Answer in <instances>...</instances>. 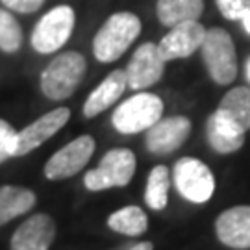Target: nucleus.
Returning a JSON list of instances; mask_svg holds the SVG:
<instances>
[{"mask_svg":"<svg viewBox=\"0 0 250 250\" xmlns=\"http://www.w3.org/2000/svg\"><path fill=\"white\" fill-rule=\"evenodd\" d=\"M141 34V19L130 11H119L100 26L93 39L95 58L102 63L117 62Z\"/></svg>","mask_w":250,"mask_h":250,"instance_id":"f257e3e1","label":"nucleus"},{"mask_svg":"<svg viewBox=\"0 0 250 250\" xmlns=\"http://www.w3.org/2000/svg\"><path fill=\"white\" fill-rule=\"evenodd\" d=\"M87 71L85 58L78 52H63L46 65L41 74V91L48 100H65L74 95Z\"/></svg>","mask_w":250,"mask_h":250,"instance_id":"f03ea898","label":"nucleus"},{"mask_svg":"<svg viewBox=\"0 0 250 250\" xmlns=\"http://www.w3.org/2000/svg\"><path fill=\"white\" fill-rule=\"evenodd\" d=\"M200 54L206 71L215 83L228 85L237 78V52L232 37L224 28L215 26L206 30Z\"/></svg>","mask_w":250,"mask_h":250,"instance_id":"7ed1b4c3","label":"nucleus"},{"mask_svg":"<svg viewBox=\"0 0 250 250\" xmlns=\"http://www.w3.org/2000/svg\"><path fill=\"white\" fill-rule=\"evenodd\" d=\"M163 100L154 93H137L123 100L111 115V125L119 134L134 135L146 132L163 115Z\"/></svg>","mask_w":250,"mask_h":250,"instance_id":"20e7f679","label":"nucleus"},{"mask_svg":"<svg viewBox=\"0 0 250 250\" xmlns=\"http://www.w3.org/2000/svg\"><path fill=\"white\" fill-rule=\"evenodd\" d=\"M135 174V154L130 148H113L104 154L100 163L85 172L83 186L89 191L126 188Z\"/></svg>","mask_w":250,"mask_h":250,"instance_id":"39448f33","label":"nucleus"},{"mask_svg":"<svg viewBox=\"0 0 250 250\" xmlns=\"http://www.w3.org/2000/svg\"><path fill=\"white\" fill-rule=\"evenodd\" d=\"M76 13L71 6L60 4L39 19L32 32V46L39 54H52L60 50L72 36Z\"/></svg>","mask_w":250,"mask_h":250,"instance_id":"423d86ee","label":"nucleus"},{"mask_svg":"<svg viewBox=\"0 0 250 250\" xmlns=\"http://www.w3.org/2000/svg\"><path fill=\"white\" fill-rule=\"evenodd\" d=\"M174 188L193 204H204L215 193V176L204 161L197 158H180L172 167Z\"/></svg>","mask_w":250,"mask_h":250,"instance_id":"0eeeda50","label":"nucleus"},{"mask_svg":"<svg viewBox=\"0 0 250 250\" xmlns=\"http://www.w3.org/2000/svg\"><path fill=\"white\" fill-rule=\"evenodd\" d=\"M95 148H97V143L87 134L72 139L63 148L54 152L52 158L45 163V176L52 182H60L78 174L89 163L91 156L95 154Z\"/></svg>","mask_w":250,"mask_h":250,"instance_id":"6e6552de","label":"nucleus"},{"mask_svg":"<svg viewBox=\"0 0 250 250\" xmlns=\"http://www.w3.org/2000/svg\"><path fill=\"white\" fill-rule=\"evenodd\" d=\"M165 60L161 56L158 45L143 43L137 46L134 56L126 65V80L128 87L134 91H143L158 83L165 71Z\"/></svg>","mask_w":250,"mask_h":250,"instance_id":"1a4fd4ad","label":"nucleus"},{"mask_svg":"<svg viewBox=\"0 0 250 250\" xmlns=\"http://www.w3.org/2000/svg\"><path fill=\"white\" fill-rule=\"evenodd\" d=\"M71 119V109L69 107H56L45 115H41L37 121L30 123L26 128L17 132L15 137V150L13 158L26 156L32 150L39 148L43 143H46L50 137L58 134L63 126Z\"/></svg>","mask_w":250,"mask_h":250,"instance_id":"9d476101","label":"nucleus"},{"mask_svg":"<svg viewBox=\"0 0 250 250\" xmlns=\"http://www.w3.org/2000/svg\"><path fill=\"white\" fill-rule=\"evenodd\" d=\"M191 134V121L184 115L160 119L146 130L145 145L154 156H167L178 150Z\"/></svg>","mask_w":250,"mask_h":250,"instance_id":"9b49d317","label":"nucleus"},{"mask_svg":"<svg viewBox=\"0 0 250 250\" xmlns=\"http://www.w3.org/2000/svg\"><path fill=\"white\" fill-rule=\"evenodd\" d=\"M206 28L198 21H186L176 26H170L167 36H163L158 48L165 62L189 58L200 50V45L204 41Z\"/></svg>","mask_w":250,"mask_h":250,"instance_id":"f8f14e48","label":"nucleus"},{"mask_svg":"<svg viewBox=\"0 0 250 250\" xmlns=\"http://www.w3.org/2000/svg\"><path fill=\"white\" fill-rule=\"evenodd\" d=\"M215 233L224 247L235 250L250 249V206H233L217 217Z\"/></svg>","mask_w":250,"mask_h":250,"instance_id":"ddd939ff","label":"nucleus"},{"mask_svg":"<svg viewBox=\"0 0 250 250\" xmlns=\"http://www.w3.org/2000/svg\"><path fill=\"white\" fill-rule=\"evenodd\" d=\"M56 239V223L50 215L36 213L28 217L11 235L13 250H46Z\"/></svg>","mask_w":250,"mask_h":250,"instance_id":"4468645a","label":"nucleus"},{"mask_svg":"<svg viewBox=\"0 0 250 250\" xmlns=\"http://www.w3.org/2000/svg\"><path fill=\"white\" fill-rule=\"evenodd\" d=\"M128 87L126 72L123 69H115L107 74L104 80L97 85V89L91 91V95L83 102V117L93 119L111 107L117 100L125 95V89Z\"/></svg>","mask_w":250,"mask_h":250,"instance_id":"2eb2a0df","label":"nucleus"},{"mask_svg":"<svg viewBox=\"0 0 250 250\" xmlns=\"http://www.w3.org/2000/svg\"><path fill=\"white\" fill-rule=\"evenodd\" d=\"M215 115L239 132L250 130V87H233L223 97Z\"/></svg>","mask_w":250,"mask_h":250,"instance_id":"dca6fc26","label":"nucleus"},{"mask_svg":"<svg viewBox=\"0 0 250 250\" xmlns=\"http://www.w3.org/2000/svg\"><path fill=\"white\" fill-rule=\"evenodd\" d=\"M206 137L208 143L217 154H233L245 145V132H239L232 125L211 113L206 123Z\"/></svg>","mask_w":250,"mask_h":250,"instance_id":"f3484780","label":"nucleus"},{"mask_svg":"<svg viewBox=\"0 0 250 250\" xmlns=\"http://www.w3.org/2000/svg\"><path fill=\"white\" fill-rule=\"evenodd\" d=\"M36 193L30 189L21 188V186H2L0 188V226L28 213L36 206Z\"/></svg>","mask_w":250,"mask_h":250,"instance_id":"a211bd4d","label":"nucleus"},{"mask_svg":"<svg viewBox=\"0 0 250 250\" xmlns=\"http://www.w3.org/2000/svg\"><path fill=\"white\" fill-rule=\"evenodd\" d=\"M204 11V0H158L156 15L163 26H176L186 21H198Z\"/></svg>","mask_w":250,"mask_h":250,"instance_id":"6ab92c4d","label":"nucleus"},{"mask_svg":"<svg viewBox=\"0 0 250 250\" xmlns=\"http://www.w3.org/2000/svg\"><path fill=\"white\" fill-rule=\"evenodd\" d=\"M107 228L128 237H137L148 230V217L139 206H126L107 217Z\"/></svg>","mask_w":250,"mask_h":250,"instance_id":"aec40b11","label":"nucleus"},{"mask_svg":"<svg viewBox=\"0 0 250 250\" xmlns=\"http://www.w3.org/2000/svg\"><path fill=\"white\" fill-rule=\"evenodd\" d=\"M170 172L165 165H156L148 172L146 189H145V202L154 211H163L169 204Z\"/></svg>","mask_w":250,"mask_h":250,"instance_id":"412c9836","label":"nucleus"},{"mask_svg":"<svg viewBox=\"0 0 250 250\" xmlns=\"http://www.w3.org/2000/svg\"><path fill=\"white\" fill-rule=\"evenodd\" d=\"M22 46V28L9 11L0 9V50L6 54L17 52Z\"/></svg>","mask_w":250,"mask_h":250,"instance_id":"4be33fe9","label":"nucleus"},{"mask_svg":"<svg viewBox=\"0 0 250 250\" xmlns=\"http://www.w3.org/2000/svg\"><path fill=\"white\" fill-rule=\"evenodd\" d=\"M15 137H17L15 128L9 125L8 121L0 119V163H4L6 160L13 158Z\"/></svg>","mask_w":250,"mask_h":250,"instance_id":"5701e85b","label":"nucleus"},{"mask_svg":"<svg viewBox=\"0 0 250 250\" xmlns=\"http://www.w3.org/2000/svg\"><path fill=\"white\" fill-rule=\"evenodd\" d=\"M215 4L228 21H241L243 13L250 8V0H215Z\"/></svg>","mask_w":250,"mask_h":250,"instance_id":"b1692460","label":"nucleus"},{"mask_svg":"<svg viewBox=\"0 0 250 250\" xmlns=\"http://www.w3.org/2000/svg\"><path fill=\"white\" fill-rule=\"evenodd\" d=\"M8 9L19 13H34L45 4V0H0Z\"/></svg>","mask_w":250,"mask_h":250,"instance_id":"393cba45","label":"nucleus"},{"mask_svg":"<svg viewBox=\"0 0 250 250\" xmlns=\"http://www.w3.org/2000/svg\"><path fill=\"white\" fill-rule=\"evenodd\" d=\"M152 249H154V243H150V241H141V243H135V245L126 247V250H152Z\"/></svg>","mask_w":250,"mask_h":250,"instance_id":"a878e982","label":"nucleus"},{"mask_svg":"<svg viewBox=\"0 0 250 250\" xmlns=\"http://www.w3.org/2000/svg\"><path fill=\"white\" fill-rule=\"evenodd\" d=\"M241 22H243V28H245V32L250 36V8L243 13V17H241Z\"/></svg>","mask_w":250,"mask_h":250,"instance_id":"bb28decb","label":"nucleus"},{"mask_svg":"<svg viewBox=\"0 0 250 250\" xmlns=\"http://www.w3.org/2000/svg\"><path fill=\"white\" fill-rule=\"evenodd\" d=\"M245 71H247V78H249V82H250V58L247 60V65H245Z\"/></svg>","mask_w":250,"mask_h":250,"instance_id":"cd10ccee","label":"nucleus"}]
</instances>
